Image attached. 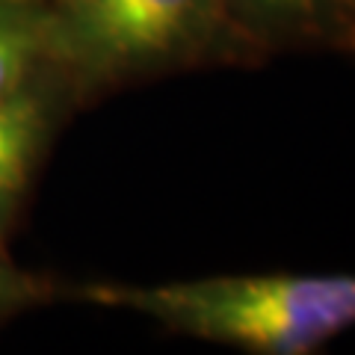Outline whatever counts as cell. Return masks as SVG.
I'll list each match as a JSON object with an SVG mask.
<instances>
[{
  "mask_svg": "<svg viewBox=\"0 0 355 355\" xmlns=\"http://www.w3.org/2000/svg\"><path fill=\"white\" fill-rule=\"evenodd\" d=\"M95 302L130 308L172 331L258 355H305L355 326V275H210L154 287H95Z\"/></svg>",
  "mask_w": 355,
  "mask_h": 355,
  "instance_id": "obj_1",
  "label": "cell"
},
{
  "mask_svg": "<svg viewBox=\"0 0 355 355\" xmlns=\"http://www.w3.org/2000/svg\"><path fill=\"white\" fill-rule=\"evenodd\" d=\"M39 62H48V3L0 0V101L27 86Z\"/></svg>",
  "mask_w": 355,
  "mask_h": 355,
  "instance_id": "obj_5",
  "label": "cell"
},
{
  "mask_svg": "<svg viewBox=\"0 0 355 355\" xmlns=\"http://www.w3.org/2000/svg\"><path fill=\"white\" fill-rule=\"evenodd\" d=\"M258 62L228 0H48V62L74 86H107L198 62Z\"/></svg>",
  "mask_w": 355,
  "mask_h": 355,
  "instance_id": "obj_2",
  "label": "cell"
},
{
  "mask_svg": "<svg viewBox=\"0 0 355 355\" xmlns=\"http://www.w3.org/2000/svg\"><path fill=\"white\" fill-rule=\"evenodd\" d=\"M343 6H347V15H349V24L355 30V0H343Z\"/></svg>",
  "mask_w": 355,
  "mask_h": 355,
  "instance_id": "obj_6",
  "label": "cell"
},
{
  "mask_svg": "<svg viewBox=\"0 0 355 355\" xmlns=\"http://www.w3.org/2000/svg\"><path fill=\"white\" fill-rule=\"evenodd\" d=\"M51 98L33 83L0 101V216L24 190L51 128Z\"/></svg>",
  "mask_w": 355,
  "mask_h": 355,
  "instance_id": "obj_4",
  "label": "cell"
},
{
  "mask_svg": "<svg viewBox=\"0 0 355 355\" xmlns=\"http://www.w3.org/2000/svg\"><path fill=\"white\" fill-rule=\"evenodd\" d=\"M231 21L254 60L284 51L355 53L343 0H228Z\"/></svg>",
  "mask_w": 355,
  "mask_h": 355,
  "instance_id": "obj_3",
  "label": "cell"
}]
</instances>
